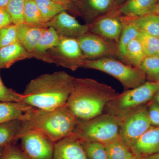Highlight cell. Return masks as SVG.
Segmentation results:
<instances>
[{
	"instance_id": "cell-32",
	"label": "cell",
	"mask_w": 159,
	"mask_h": 159,
	"mask_svg": "<svg viewBox=\"0 0 159 159\" xmlns=\"http://www.w3.org/2000/svg\"><path fill=\"white\" fill-rule=\"evenodd\" d=\"M18 41L17 25L12 24L0 29V49Z\"/></svg>"
},
{
	"instance_id": "cell-20",
	"label": "cell",
	"mask_w": 159,
	"mask_h": 159,
	"mask_svg": "<svg viewBox=\"0 0 159 159\" xmlns=\"http://www.w3.org/2000/svg\"><path fill=\"white\" fill-rule=\"evenodd\" d=\"M22 102H0V124L13 120H25L32 107Z\"/></svg>"
},
{
	"instance_id": "cell-28",
	"label": "cell",
	"mask_w": 159,
	"mask_h": 159,
	"mask_svg": "<svg viewBox=\"0 0 159 159\" xmlns=\"http://www.w3.org/2000/svg\"><path fill=\"white\" fill-rule=\"evenodd\" d=\"M24 18L25 23L27 24L34 25L44 24L34 0H25Z\"/></svg>"
},
{
	"instance_id": "cell-29",
	"label": "cell",
	"mask_w": 159,
	"mask_h": 159,
	"mask_svg": "<svg viewBox=\"0 0 159 159\" xmlns=\"http://www.w3.org/2000/svg\"><path fill=\"white\" fill-rule=\"evenodd\" d=\"M137 38L141 43L146 56L157 55L159 38L139 31Z\"/></svg>"
},
{
	"instance_id": "cell-38",
	"label": "cell",
	"mask_w": 159,
	"mask_h": 159,
	"mask_svg": "<svg viewBox=\"0 0 159 159\" xmlns=\"http://www.w3.org/2000/svg\"><path fill=\"white\" fill-rule=\"evenodd\" d=\"M137 159H159V152L144 157L138 158Z\"/></svg>"
},
{
	"instance_id": "cell-27",
	"label": "cell",
	"mask_w": 159,
	"mask_h": 159,
	"mask_svg": "<svg viewBox=\"0 0 159 159\" xmlns=\"http://www.w3.org/2000/svg\"><path fill=\"white\" fill-rule=\"evenodd\" d=\"M139 68L151 81L159 82V56H145Z\"/></svg>"
},
{
	"instance_id": "cell-6",
	"label": "cell",
	"mask_w": 159,
	"mask_h": 159,
	"mask_svg": "<svg viewBox=\"0 0 159 159\" xmlns=\"http://www.w3.org/2000/svg\"><path fill=\"white\" fill-rule=\"evenodd\" d=\"M83 68L97 70L112 76L121 83L125 90L142 85L147 79L139 68L129 65L115 57L86 60Z\"/></svg>"
},
{
	"instance_id": "cell-14",
	"label": "cell",
	"mask_w": 159,
	"mask_h": 159,
	"mask_svg": "<svg viewBox=\"0 0 159 159\" xmlns=\"http://www.w3.org/2000/svg\"><path fill=\"white\" fill-rule=\"evenodd\" d=\"M52 159H88L78 139L70 135L54 144Z\"/></svg>"
},
{
	"instance_id": "cell-40",
	"label": "cell",
	"mask_w": 159,
	"mask_h": 159,
	"mask_svg": "<svg viewBox=\"0 0 159 159\" xmlns=\"http://www.w3.org/2000/svg\"><path fill=\"white\" fill-rule=\"evenodd\" d=\"M9 0H0V7L6 8Z\"/></svg>"
},
{
	"instance_id": "cell-7",
	"label": "cell",
	"mask_w": 159,
	"mask_h": 159,
	"mask_svg": "<svg viewBox=\"0 0 159 159\" xmlns=\"http://www.w3.org/2000/svg\"><path fill=\"white\" fill-rule=\"evenodd\" d=\"M58 45L39 60L74 71L83 67L86 61L77 39L59 36Z\"/></svg>"
},
{
	"instance_id": "cell-17",
	"label": "cell",
	"mask_w": 159,
	"mask_h": 159,
	"mask_svg": "<svg viewBox=\"0 0 159 159\" xmlns=\"http://www.w3.org/2000/svg\"><path fill=\"white\" fill-rule=\"evenodd\" d=\"M158 0H126L117 8L122 16L130 18L152 13Z\"/></svg>"
},
{
	"instance_id": "cell-18",
	"label": "cell",
	"mask_w": 159,
	"mask_h": 159,
	"mask_svg": "<svg viewBox=\"0 0 159 159\" xmlns=\"http://www.w3.org/2000/svg\"><path fill=\"white\" fill-rule=\"evenodd\" d=\"M32 57V53L16 42L0 49V69L8 68L19 61Z\"/></svg>"
},
{
	"instance_id": "cell-39",
	"label": "cell",
	"mask_w": 159,
	"mask_h": 159,
	"mask_svg": "<svg viewBox=\"0 0 159 159\" xmlns=\"http://www.w3.org/2000/svg\"><path fill=\"white\" fill-rule=\"evenodd\" d=\"M152 13L159 16V0L157 1L156 4Z\"/></svg>"
},
{
	"instance_id": "cell-26",
	"label": "cell",
	"mask_w": 159,
	"mask_h": 159,
	"mask_svg": "<svg viewBox=\"0 0 159 159\" xmlns=\"http://www.w3.org/2000/svg\"><path fill=\"white\" fill-rule=\"evenodd\" d=\"M107 159H137L130 148L120 139L105 145Z\"/></svg>"
},
{
	"instance_id": "cell-41",
	"label": "cell",
	"mask_w": 159,
	"mask_h": 159,
	"mask_svg": "<svg viewBox=\"0 0 159 159\" xmlns=\"http://www.w3.org/2000/svg\"><path fill=\"white\" fill-rule=\"evenodd\" d=\"M126 1V0H115V2L117 8L122 5Z\"/></svg>"
},
{
	"instance_id": "cell-31",
	"label": "cell",
	"mask_w": 159,
	"mask_h": 159,
	"mask_svg": "<svg viewBox=\"0 0 159 159\" xmlns=\"http://www.w3.org/2000/svg\"><path fill=\"white\" fill-rule=\"evenodd\" d=\"M80 142L88 159H107L105 145L97 142Z\"/></svg>"
},
{
	"instance_id": "cell-11",
	"label": "cell",
	"mask_w": 159,
	"mask_h": 159,
	"mask_svg": "<svg viewBox=\"0 0 159 159\" xmlns=\"http://www.w3.org/2000/svg\"><path fill=\"white\" fill-rule=\"evenodd\" d=\"M89 31L118 43L123 29L122 16L116 9L89 24Z\"/></svg>"
},
{
	"instance_id": "cell-12",
	"label": "cell",
	"mask_w": 159,
	"mask_h": 159,
	"mask_svg": "<svg viewBox=\"0 0 159 159\" xmlns=\"http://www.w3.org/2000/svg\"><path fill=\"white\" fill-rule=\"evenodd\" d=\"M45 25L53 28L61 37L77 39L89 31V25L80 24L66 11H61Z\"/></svg>"
},
{
	"instance_id": "cell-3",
	"label": "cell",
	"mask_w": 159,
	"mask_h": 159,
	"mask_svg": "<svg viewBox=\"0 0 159 159\" xmlns=\"http://www.w3.org/2000/svg\"><path fill=\"white\" fill-rule=\"evenodd\" d=\"M24 121L28 130L39 132L54 143L70 136L78 122L66 105L51 110L32 107Z\"/></svg>"
},
{
	"instance_id": "cell-33",
	"label": "cell",
	"mask_w": 159,
	"mask_h": 159,
	"mask_svg": "<svg viewBox=\"0 0 159 159\" xmlns=\"http://www.w3.org/2000/svg\"><path fill=\"white\" fill-rule=\"evenodd\" d=\"M22 94L6 87L0 76V102H21Z\"/></svg>"
},
{
	"instance_id": "cell-44",
	"label": "cell",
	"mask_w": 159,
	"mask_h": 159,
	"mask_svg": "<svg viewBox=\"0 0 159 159\" xmlns=\"http://www.w3.org/2000/svg\"><path fill=\"white\" fill-rule=\"evenodd\" d=\"M71 1V2L73 3L74 5H77V3L79 2L80 1H81V0H70Z\"/></svg>"
},
{
	"instance_id": "cell-23",
	"label": "cell",
	"mask_w": 159,
	"mask_h": 159,
	"mask_svg": "<svg viewBox=\"0 0 159 159\" xmlns=\"http://www.w3.org/2000/svg\"><path fill=\"white\" fill-rule=\"evenodd\" d=\"M122 18L123 23V29L118 43V59L121 61L125 55V49L127 45L132 40L138 37L140 31L138 28L129 22L126 18L122 16Z\"/></svg>"
},
{
	"instance_id": "cell-30",
	"label": "cell",
	"mask_w": 159,
	"mask_h": 159,
	"mask_svg": "<svg viewBox=\"0 0 159 159\" xmlns=\"http://www.w3.org/2000/svg\"><path fill=\"white\" fill-rule=\"evenodd\" d=\"M25 0H9L6 9L11 16L13 25H17L25 23Z\"/></svg>"
},
{
	"instance_id": "cell-35",
	"label": "cell",
	"mask_w": 159,
	"mask_h": 159,
	"mask_svg": "<svg viewBox=\"0 0 159 159\" xmlns=\"http://www.w3.org/2000/svg\"><path fill=\"white\" fill-rule=\"evenodd\" d=\"M148 117L152 125L159 127V106L154 99L147 104Z\"/></svg>"
},
{
	"instance_id": "cell-2",
	"label": "cell",
	"mask_w": 159,
	"mask_h": 159,
	"mask_svg": "<svg viewBox=\"0 0 159 159\" xmlns=\"http://www.w3.org/2000/svg\"><path fill=\"white\" fill-rule=\"evenodd\" d=\"M119 94L110 86L95 80L74 77L66 105L78 121H85L102 114Z\"/></svg>"
},
{
	"instance_id": "cell-34",
	"label": "cell",
	"mask_w": 159,
	"mask_h": 159,
	"mask_svg": "<svg viewBox=\"0 0 159 159\" xmlns=\"http://www.w3.org/2000/svg\"><path fill=\"white\" fill-rule=\"evenodd\" d=\"M2 159H29L19 147L13 144L4 147Z\"/></svg>"
},
{
	"instance_id": "cell-15",
	"label": "cell",
	"mask_w": 159,
	"mask_h": 159,
	"mask_svg": "<svg viewBox=\"0 0 159 159\" xmlns=\"http://www.w3.org/2000/svg\"><path fill=\"white\" fill-rule=\"evenodd\" d=\"M130 149L138 158L159 152V127H151L139 138Z\"/></svg>"
},
{
	"instance_id": "cell-9",
	"label": "cell",
	"mask_w": 159,
	"mask_h": 159,
	"mask_svg": "<svg viewBox=\"0 0 159 159\" xmlns=\"http://www.w3.org/2000/svg\"><path fill=\"white\" fill-rule=\"evenodd\" d=\"M77 39L87 60L109 57L118 59V43L115 42L89 31Z\"/></svg>"
},
{
	"instance_id": "cell-10",
	"label": "cell",
	"mask_w": 159,
	"mask_h": 159,
	"mask_svg": "<svg viewBox=\"0 0 159 159\" xmlns=\"http://www.w3.org/2000/svg\"><path fill=\"white\" fill-rule=\"evenodd\" d=\"M20 140V148L29 159H52L55 143L42 134L29 130Z\"/></svg>"
},
{
	"instance_id": "cell-24",
	"label": "cell",
	"mask_w": 159,
	"mask_h": 159,
	"mask_svg": "<svg viewBox=\"0 0 159 159\" xmlns=\"http://www.w3.org/2000/svg\"><path fill=\"white\" fill-rule=\"evenodd\" d=\"M145 56L142 45L136 38L127 45L122 61L132 66L139 68Z\"/></svg>"
},
{
	"instance_id": "cell-16",
	"label": "cell",
	"mask_w": 159,
	"mask_h": 159,
	"mask_svg": "<svg viewBox=\"0 0 159 159\" xmlns=\"http://www.w3.org/2000/svg\"><path fill=\"white\" fill-rule=\"evenodd\" d=\"M18 39L29 53H32L48 27L45 24L34 25L24 23L17 25Z\"/></svg>"
},
{
	"instance_id": "cell-36",
	"label": "cell",
	"mask_w": 159,
	"mask_h": 159,
	"mask_svg": "<svg viewBox=\"0 0 159 159\" xmlns=\"http://www.w3.org/2000/svg\"><path fill=\"white\" fill-rule=\"evenodd\" d=\"M12 24L11 16L6 8L0 7V29Z\"/></svg>"
},
{
	"instance_id": "cell-25",
	"label": "cell",
	"mask_w": 159,
	"mask_h": 159,
	"mask_svg": "<svg viewBox=\"0 0 159 159\" xmlns=\"http://www.w3.org/2000/svg\"><path fill=\"white\" fill-rule=\"evenodd\" d=\"M39 9L43 21L45 24L57 14L67 11L66 7L51 0H34Z\"/></svg>"
},
{
	"instance_id": "cell-13",
	"label": "cell",
	"mask_w": 159,
	"mask_h": 159,
	"mask_svg": "<svg viewBox=\"0 0 159 159\" xmlns=\"http://www.w3.org/2000/svg\"><path fill=\"white\" fill-rule=\"evenodd\" d=\"M75 6L88 25L117 8L115 0H81Z\"/></svg>"
},
{
	"instance_id": "cell-22",
	"label": "cell",
	"mask_w": 159,
	"mask_h": 159,
	"mask_svg": "<svg viewBox=\"0 0 159 159\" xmlns=\"http://www.w3.org/2000/svg\"><path fill=\"white\" fill-rule=\"evenodd\" d=\"M125 18L134 24L139 31L159 38V16L151 13L134 18Z\"/></svg>"
},
{
	"instance_id": "cell-37",
	"label": "cell",
	"mask_w": 159,
	"mask_h": 159,
	"mask_svg": "<svg viewBox=\"0 0 159 159\" xmlns=\"http://www.w3.org/2000/svg\"><path fill=\"white\" fill-rule=\"evenodd\" d=\"M51 1L63 5L66 7L67 10H71L74 11L75 14H77L76 6L73 3L71 2L70 0H51Z\"/></svg>"
},
{
	"instance_id": "cell-19",
	"label": "cell",
	"mask_w": 159,
	"mask_h": 159,
	"mask_svg": "<svg viewBox=\"0 0 159 159\" xmlns=\"http://www.w3.org/2000/svg\"><path fill=\"white\" fill-rule=\"evenodd\" d=\"M27 130L24 120H16L0 124V147L13 144L20 140Z\"/></svg>"
},
{
	"instance_id": "cell-5",
	"label": "cell",
	"mask_w": 159,
	"mask_h": 159,
	"mask_svg": "<svg viewBox=\"0 0 159 159\" xmlns=\"http://www.w3.org/2000/svg\"><path fill=\"white\" fill-rule=\"evenodd\" d=\"M159 89V82L146 81L135 88L126 90L107 103L105 113L116 117L119 122L132 113L146 105Z\"/></svg>"
},
{
	"instance_id": "cell-1",
	"label": "cell",
	"mask_w": 159,
	"mask_h": 159,
	"mask_svg": "<svg viewBox=\"0 0 159 159\" xmlns=\"http://www.w3.org/2000/svg\"><path fill=\"white\" fill-rule=\"evenodd\" d=\"M74 77L64 71L42 74L26 86L21 102L35 108L51 110L66 105Z\"/></svg>"
},
{
	"instance_id": "cell-43",
	"label": "cell",
	"mask_w": 159,
	"mask_h": 159,
	"mask_svg": "<svg viewBox=\"0 0 159 159\" xmlns=\"http://www.w3.org/2000/svg\"><path fill=\"white\" fill-rule=\"evenodd\" d=\"M4 148V147H0V159H2V158Z\"/></svg>"
},
{
	"instance_id": "cell-8",
	"label": "cell",
	"mask_w": 159,
	"mask_h": 159,
	"mask_svg": "<svg viewBox=\"0 0 159 159\" xmlns=\"http://www.w3.org/2000/svg\"><path fill=\"white\" fill-rule=\"evenodd\" d=\"M152 127L147 105L132 113L120 122L119 138L129 148Z\"/></svg>"
},
{
	"instance_id": "cell-42",
	"label": "cell",
	"mask_w": 159,
	"mask_h": 159,
	"mask_svg": "<svg viewBox=\"0 0 159 159\" xmlns=\"http://www.w3.org/2000/svg\"><path fill=\"white\" fill-rule=\"evenodd\" d=\"M153 99H154V100L156 101L157 103H158V105L159 106V89L158 90V91L157 92L155 95Z\"/></svg>"
},
{
	"instance_id": "cell-45",
	"label": "cell",
	"mask_w": 159,
	"mask_h": 159,
	"mask_svg": "<svg viewBox=\"0 0 159 159\" xmlns=\"http://www.w3.org/2000/svg\"><path fill=\"white\" fill-rule=\"evenodd\" d=\"M158 55L159 56V48H158Z\"/></svg>"
},
{
	"instance_id": "cell-21",
	"label": "cell",
	"mask_w": 159,
	"mask_h": 159,
	"mask_svg": "<svg viewBox=\"0 0 159 159\" xmlns=\"http://www.w3.org/2000/svg\"><path fill=\"white\" fill-rule=\"evenodd\" d=\"M59 39L55 30L52 27H48L32 53L33 57L39 60L43 55L58 45Z\"/></svg>"
},
{
	"instance_id": "cell-4",
	"label": "cell",
	"mask_w": 159,
	"mask_h": 159,
	"mask_svg": "<svg viewBox=\"0 0 159 159\" xmlns=\"http://www.w3.org/2000/svg\"><path fill=\"white\" fill-rule=\"evenodd\" d=\"M120 122L116 117L102 114L85 121H78L71 135L80 142H97L106 145L119 138Z\"/></svg>"
}]
</instances>
